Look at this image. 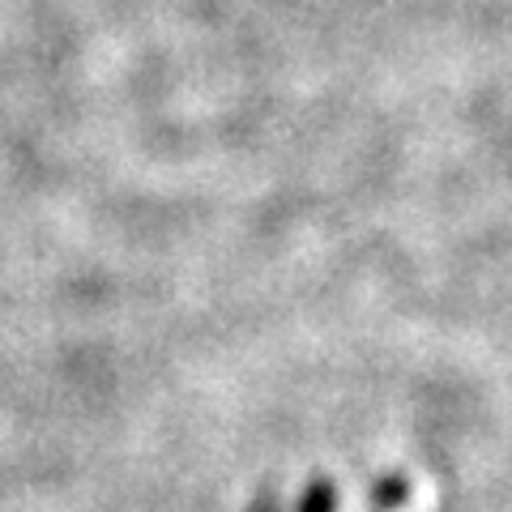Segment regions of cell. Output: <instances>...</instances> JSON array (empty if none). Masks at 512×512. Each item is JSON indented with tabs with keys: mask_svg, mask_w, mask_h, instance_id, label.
<instances>
[{
	"mask_svg": "<svg viewBox=\"0 0 512 512\" xmlns=\"http://www.w3.org/2000/svg\"><path fill=\"white\" fill-rule=\"evenodd\" d=\"M402 500H410V487H406V478H397V474L380 478V483L372 487V508L376 512H389V508H397Z\"/></svg>",
	"mask_w": 512,
	"mask_h": 512,
	"instance_id": "cell-1",
	"label": "cell"
},
{
	"mask_svg": "<svg viewBox=\"0 0 512 512\" xmlns=\"http://www.w3.org/2000/svg\"><path fill=\"white\" fill-rule=\"evenodd\" d=\"M299 512H333V483H312L303 491Z\"/></svg>",
	"mask_w": 512,
	"mask_h": 512,
	"instance_id": "cell-2",
	"label": "cell"
},
{
	"mask_svg": "<svg viewBox=\"0 0 512 512\" xmlns=\"http://www.w3.org/2000/svg\"><path fill=\"white\" fill-rule=\"evenodd\" d=\"M252 512H278V508H274V504H269V500H261V504H256Z\"/></svg>",
	"mask_w": 512,
	"mask_h": 512,
	"instance_id": "cell-3",
	"label": "cell"
}]
</instances>
